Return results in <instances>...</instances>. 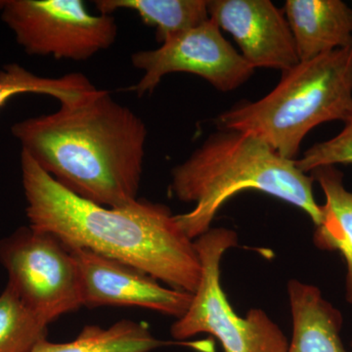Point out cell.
Returning a JSON list of instances; mask_svg holds the SVG:
<instances>
[{"label": "cell", "mask_w": 352, "mask_h": 352, "mask_svg": "<svg viewBox=\"0 0 352 352\" xmlns=\"http://www.w3.org/2000/svg\"><path fill=\"white\" fill-rule=\"evenodd\" d=\"M48 326L6 285L0 294V352H32L47 338Z\"/></svg>", "instance_id": "17"}, {"label": "cell", "mask_w": 352, "mask_h": 352, "mask_svg": "<svg viewBox=\"0 0 352 352\" xmlns=\"http://www.w3.org/2000/svg\"><path fill=\"white\" fill-rule=\"evenodd\" d=\"M1 19L25 53L87 61L115 43L112 15H94L82 0H6Z\"/></svg>", "instance_id": "7"}, {"label": "cell", "mask_w": 352, "mask_h": 352, "mask_svg": "<svg viewBox=\"0 0 352 352\" xmlns=\"http://www.w3.org/2000/svg\"><path fill=\"white\" fill-rule=\"evenodd\" d=\"M238 241L236 231L223 227L210 228L194 240L201 264V281L187 311L171 325V336L183 342L210 333L223 352H287L289 340L270 315L252 308L240 316L222 288L221 261Z\"/></svg>", "instance_id": "5"}, {"label": "cell", "mask_w": 352, "mask_h": 352, "mask_svg": "<svg viewBox=\"0 0 352 352\" xmlns=\"http://www.w3.org/2000/svg\"><path fill=\"white\" fill-rule=\"evenodd\" d=\"M293 336L287 352H347L340 339L342 316L320 289L296 279L288 282Z\"/></svg>", "instance_id": "12"}, {"label": "cell", "mask_w": 352, "mask_h": 352, "mask_svg": "<svg viewBox=\"0 0 352 352\" xmlns=\"http://www.w3.org/2000/svg\"><path fill=\"white\" fill-rule=\"evenodd\" d=\"M80 273L82 307H138L178 319L193 294L163 287L129 264L88 250H69Z\"/></svg>", "instance_id": "9"}, {"label": "cell", "mask_w": 352, "mask_h": 352, "mask_svg": "<svg viewBox=\"0 0 352 352\" xmlns=\"http://www.w3.org/2000/svg\"><path fill=\"white\" fill-rule=\"evenodd\" d=\"M311 176L325 195L314 243L323 251L342 254L346 264V300L352 305V192L344 187V175L336 166L316 168Z\"/></svg>", "instance_id": "13"}, {"label": "cell", "mask_w": 352, "mask_h": 352, "mask_svg": "<svg viewBox=\"0 0 352 352\" xmlns=\"http://www.w3.org/2000/svg\"><path fill=\"white\" fill-rule=\"evenodd\" d=\"M295 161L250 132L219 129L171 171L173 195L195 204L186 214L175 215L176 221L196 240L212 228L229 199L256 190L300 208L318 226L322 210L315 201L314 179L298 170Z\"/></svg>", "instance_id": "3"}, {"label": "cell", "mask_w": 352, "mask_h": 352, "mask_svg": "<svg viewBox=\"0 0 352 352\" xmlns=\"http://www.w3.org/2000/svg\"><path fill=\"white\" fill-rule=\"evenodd\" d=\"M6 0H0V12H1L2 9H3L4 6H6Z\"/></svg>", "instance_id": "19"}, {"label": "cell", "mask_w": 352, "mask_h": 352, "mask_svg": "<svg viewBox=\"0 0 352 352\" xmlns=\"http://www.w3.org/2000/svg\"><path fill=\"white\" fill-rule=\"evenodd\" d=\"M96 87L82 74H69L62 78H43L17 64L0 69V109L17 95H50L60 104L78 101L91 94Z\"/></svg>", "instance_id": "16"}, {"label": "cell", "mask_w": 352, "mask_h": 352, "mask_svg": "<svg viewBox=\"0 0 352 352\" xmlns=\"http://www.w3.org/2000/svg\"><path fill=\"white\" fill-rule=\"evenodd\" d=\"M344 124V129L335 138L316 143L296 160L298 170L307 173L324 166L352 164V117Z\"/></svg>", "instance_id": "18"}, {"label": "cell", "mask_w": 352, "mask_h": 352, "mask_svg": "<svg viewBox=\"0 0 352 352\" xmlns=\"http://www.w3.org/2000/svg\"><path fill=\"white\" fill-rule=\"evenodd\" d=\"M131 63L143 72L133 87L138 96L154 91L168 74H192L219 91L229 92L248 82L254 72L210 19L173 36L156 50L133 53Z\"/></svg>", "instance_id": "8"}, {"label": "cell", "mask_w": 352, "mask_h": 352, "mask_svg": "<svg viewBox=\"0 0 352 352\" xmlns=\"http://www.w3.org/2000/svg\"><path fill=\"white\" fill-rule=\"evenodd\" d=\"M210 19L233 36L252 68L284 72L300 63L284 11L270 0H212Z\"/></svg>", "instance_id": "10"}, {"label": "cell", "mask_w": 352, "mask_h": 352, "mask_svg": "<svg viewBox=\"0 0 352 352\" xmlns=\"http://www.w3.org/2000/svg\"><path fill=\"white\" fill-rule=\"evenodd\" d=\"M283 11L300 61L352 44V8L342 0H287Z\"/></svg>", "instance_id": "11"}, {"label": "cell", "mask_w": 352, "mask_h": 352, "mask_svg": "<svg viewBox=\"0 0 352 352\" xmlns=\"http://www.w3.org/2000/svg\"><path fill=\"white\" fill-rule=\"evenodd\" d=\"M0 263L8 274L7 286L46 323L82 307L75 258L52 234L21 227L0 240Z\"/></svg>", "instance_id": "6"}, {"label": "cell", "mask_w": 352, "mask_h": 352, "mask_svg": "<svg viewBox=\"0 0 352 352\" xmlns=\"http://www.w3.org/2000/svg\"><path fill=\"white\" fill-rule=\"evenodd\" d=\"M170 344H182L207 351L205 342H166L153 336L147 324L142 322L120 320L108 328L87 325L75 340L68 342L41 340L32 352H151Z\"/></svg>", "instance_id": "14"}, {"label": "cell", "mask_w": 352, "mask_h": 352, "mask_svg": "<svg viewBox=\"0 0 352 352\" xmlns=\"http://www.w3.org/2000/svg\"><path fill=\"white\" fill-rule=\"evenodd\" d=\"M94 4L104 15L120 9L133 11L154 28L161 44L210 19L206 0H97Z\"/></svg>", "instance_id": "15"}, {"label": "cell", "mask_w": 352, "mask_h": 352, "mask_svg": "<svg viewBox=\"0 0 352 352\" xmlns=\"http://www.w3.org/2000/svg\"><path fill=\"white\" fill-rule=\"evenodd\" d=\"M22 151L65 188L108 208L138 200L147 129L107 90L11 127Z\"/></svg>", "instance_id": "2"}, {"label": "cell", "mask_w": 352, "mask_h": 352, "mask_svg": "<svg viewBox=\"0 0 352 352\" xmlns=\"http://www.w3.org/2000/svg\"><path fill=\"white\" fill-rule=\"evenodd\" d=\"M21 173L30 227L52 234L69 250H88L133 266L170 288L194 294L201 264L170 208L136 200L108 208L65 188L21 153Z\"/></svg>", "instance_id": "1"}, {"label": "cell", "mask_w": 352, "mask_h": 352, "mask_svg": "<svg viewBox=\"0 0 352 352\" xmlns=\"http://www.w3.org/2000/svg\"><path fill=\"white\" fill-rule=\"evenodd\" d=\"M351 349H352V342H351Z\"/></svg>", "instance_id": "20"}, {"label": "cell", "mask_w": 352, "mask_h": 352, "mask_svg": "<svg viewBox=\"0 0 352 352\" xmlns=\"http://www.w3.org/2000/svg\"><path fill=\"white\" fill-rule=\"evenodd\" d=\"M352 117V44L282 72L276 87L256 102H241L220 113L223 131L250 132L278 154L295 161L314 127Z\"/></svg>", "instance_id": "4"}]
</instances>
